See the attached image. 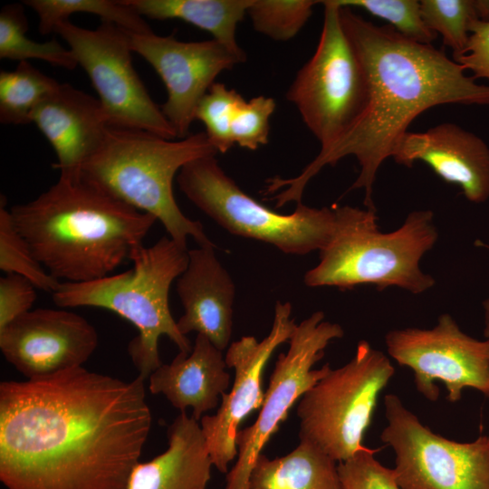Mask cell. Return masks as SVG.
<instances>
[{"instance_id": "obj_1", "label": "cell", "mask_w": 489, "mask_h": 489, "mask_svg": "<svg viewBox=\"0 0 489 489\" xmlns=\"http://www.w3.org/2000/svg\"><path fill=\"white\" fill-rule=\"evenodd\" d=\"M144 381L83 367L0 384L7 489H126L151 427Z\"/></svg>"}, {"instance_id": "obj_2", "label": "cell", "mask_w": 489, "mask_h": 489, "mask_svg": "<svg viewBox=\"0 0 489 489\" xmlns=\"http://www.w3.org/2000/svg\"><path fill=\"white\" fill-rule=\"evenodd\" d=\"M343 26L365 68L369 101L358 121L337 141L320 149L295 177L266 180L265 196L282 207L302 203L309 181L326 166L356 158L360 173L351 189L364 190V205L376 210L373 185L382 163L425 110L445 104L489 105V85L478 84L465 69L432 44L411 41L390 25H376L340 6Z\"/></svg>"}, {"instance_id": "obj_3", "label": "cell", "mask_w": 489, "mask_h": 489, "mask_svg": "<svg viewBox=\"0 0 489 489\" xmlns=\"http://www.w3.org/2000/svg\"><path fill=\"white\" fill-rule=\"evenodd\" d=\"M35 259L61 283L110 275L143 240L157 218L110 196L77 175H60L34 200L10 209Z\"/></svg>"}, {"instance_id": "obj_4", "label": "cell", "mask_w": 489, "mask_h": 489, "mask_svg": "<svg viewBox=\"0 0 489 489\" xmlns=\"http://www.w3.org/2000/svg\"><path fill=\"white\" fill-rule=\"evenodd\" d=\"M216 153L206 132L174 140L141 129L110 126L80 175L120 202L154 216L182 247L187 248L189 236L205 246L214 244L202 224L180 210L173 180L187 163Z\"/></svg>"}, {"instance_id": "obj_5", "label": "cell", "mask_w": 489, "mask_h": 489, "mask_svg": "<svg viewBox=\"0 0 489 489\" xmlns=\"http://www.w3.org/2000/svg\"><path fill=\"white\" fill-rule=\"evenodd\" d=\"M335 233L320 252L319 264L305 273L307 286L347 290L372 284L420 294L435 285L420 268L438 238L432 211H413L398 229L382 233L376 210L350 206H335Z\"/></svg>"}, {"instance_id": "obj_6", "label": "cell", "mask_w": 489, "mask_h": 489, "mask_svg": "<svg viewBox=\"0 0 489 489\" xmlns=\"http://www.w3.org/2000/svg\"><path fill=\"white\" fill-rule=\"evenodd\" d=\"M188 251L169 236L149 247L141 244L130 255L133 266L129 270L87 283H61L52 293L53 302L66 309H106L131 322L139 334L129 341L128 352L139 376L147 379L162 365L161 336H167L181 352L192 350L177 328L168 300L173 281L187 269Z\"/></svg>"}, {"instance_id": "obj_7", "label": "cell", "mask_w": 489, "mask_h": 489, "mask_svg": "<svg viewBox=\"0 0 489 489\" xmlns=\"http://www.w3.org/2000/svg\"><path fill=\"white\" fill-rule=\"evenodd\" d=\"M215 156L187 163L177 178L183 194L219 225L290 254L321 252L330 243L337 226L335 206L316 208L299 203L290 215L276 213L244 192Z\"/></svg>"}, {"instance_id": "obj_8", "label": "cell", "mask_w": 489, "mask_h": 489, "mask_svg": "<svg viewBox=\"0 0 489 489\" xmlns=\"http://www.w3.org/2000/svg\"><path fill=\"white\" fill-rule=\"evenodd\" d=\"M394 374L386 354L360 340L349 362L331 368L300 398V441L315 446L338 463L363 450L379 397Z\"/></svg>"}, {"instance_id": "obj_9", "label": "cell", "mask_w": 489, "mask_h": 489, "mask_svg": "<svg viewBox=\"0 0 489 489\" xmlns=\"http://www.w3.org/2000/svg\"><path fill=\"white\" fill-rule=\"evenodd\" d=\"M324 6L319 43L286 92L302 121L321 144L331 146L360 118L369 101V82L360 56L347 34L340 6Z\"/></svg>"}, {"instance_id": "obj_10", "label": "cell", "mask_w": 489, "mask_h": 489, "mask_svg": "<svg viewBox=\"0 0 489 489\" xmlns=\"http://www.w3.org/2000/svg\"><path fill=\"white\" fill-rule=\"evenodd\" d=\"M381 440L401 489H489V435L458 442L433 432L395 394L384 397Z\"/></svg>"}, {"instance_id": "obj_11", "label": "cell", "mask_w": 489, "mask_h": 489, "mask_svg": "<svg viewBox=\"0 0 489 489\" xmlns=\"http://www.w3.org/2000/svg\"><path fill=\"white\" fill-rule=\"evenodd\" d=\"M53 33L66 42L86 72L110 126L141 129L168 139L177 138L133 66L126 30L109 22L90 30L66 20Z\"/></svg>"}, {"instance_id": "obj_12", "label": "cell", "mask_w": 489, "mask_h": 489, "mask_svg": "<svg viewBox=\"0 0 489 489\" xmlns=\"http://www.w3.org/2000/svg\"><path fill=\"white\" fill-rule=\"evenodd\" d=\"M324 318L323 312L318 311L297 324L287 352L278 356L255 421L236 435L237 458L227 472L225 489H248L256 459L291 408L331 369L329 363L318 369L313 366L323 358L331 341L343 337L344 331Z\"/></svg>"}, {"instance_id": "obj_13", "label": "cell", "mask_w": 489, "mask_h": 489, "mask_svg": "<svg viewBox=\"0 0 489 489\" xmlns=\"http://www.w3.org/2000/svg\"><path fill=\"white\" fill-rule=\"evenodd\" d=\"M385 344L390 358L413 371L416 388L427 399H438L437 382L451 403L468 388L489 398V342L465 333L450 314H441L431 329L389 331Z\"/></svg>"}, {"instance_id": "obj_14", "label": "cell", "mask_w": 489, "mask_h": 489, "mask_svg": "<svg viewBox=\"0 0 489 489\" xmlns=\"http://www.w3.org/2000/svg\"><path fill=\"white\" fill-rule=\"evenodd\" d=\"M127 33L131 51L145 59L165 84L168 98L161 110L178 139L189 135L197 108L217 75L246 60L245 53H235L215 39L183 42L153 31Z\"/></svg>"}, {"instance_id": "obj_15", "label": "cell", "mask_w": 489, "mask_h": 489, "mask_svg": "<svg viewBox=\"0 0 489 489\" xmlns=\"http://www.w3.org/2000/svg\"><path fill=\"white\" fill-rule=\"evenodd\" d=\"M291 314L290 302H277L267 336L260 341L254 336H244L227 349L225 362L235 370L231 390L222 395L215 415H205L199 421L212 464L221 473H227L229 464L237 456L235 437L240 424L264 402V370L273 351L289 341L296 328Z\"/></svg>"}, {"instance_id": "obj_16", "label": "cell", "mask_w": 489, "mask_h": 489, "mask_svg": "<svg viewBox=\"0 0 489 489\" xmlns=\"http://www.w3.org/2000/svg\"><path fill=\"white\" fill-rule=\"evenodd\" d=\"M37 308L0 331V350L27 379L82 367L99 343L96 329L66 308Z\"/></svg>"}, {"instance_id": "obj_17", "label": "cell", "mask_w": 489, "mask_h": 489, "mask_svg": "<svg viewBox=\"0 0 489 489\" xmlns=\"http://www.w3.org/2000/svg\"><path fill=\"white\" fill-rule=\"evenodd\" d=\"M392 158L411 168L422 161L447 183L458 186L465 198H489V147L477 135L454 123H441L424 132L407 131Z\"/></svg>"}, {"instance_id": "obj_18", "label": "cell", "mask_w": 489, "mask_h": 489, "mask_svg": "<svg viewBox=\"0 0 489 489\" xmlns=\"http://www.w3.org/2000/svg\"><path fill=\"white\" fill-rule=\"evenodd\" d=\"M31 123L52 145L60 175H77L102 144L110 124L98 98L61 83L33 111Z\"/></svg>"}, {"instance_id": "obj_19", "label": "cell", "mask_w": 489, "mask_h": 489, "mask_svg": "<svg viewBox=\"0 0 489 489\" xmlns=\"http://www.w3.org/2000/svg\"><path fill=\"white\" fill-rule=\"evenodd\" d=\"M214 248L210 244L188 251L187 269L176 284L184 308L177 324L183 335L196 331L223 351L232 336L235 286Z\"/></svg>"}, {"instance_id": "obj_20", "label": "cell", "mask_w": 489, "mask_h": 489, "mask_svg": "<svg viewBox=\"0 0 489 489\" xmlns=\"http://www.w3.org/2000/svg\"><path fill=\"white\" fill-rule=\"evenodd\" d=\"M222 350L206 337L197 334L189 353L179 351L169 364H163L149 377L152 394H162L180 410L191 408L200 421L219 404L230 386V374Z\"/></svg>"}, {"instance_id": "obj_21", "label": "cell", "mask_w": 489, "mask_h": 489, "mask_svg": "<svg viewBox=\"0 0 489 489\" xmlns=\"http://www.w3.org/2000/svg\"><path fill=\"white\" fill-rule=\"evenodd\" d=\"M168 438L165 452L133 467L126 489H206L213 464L199 421L180 413Z\"/></svg>"}, {"instance_id": "obj_22", "label": "cell", "mask_w": 489, "mask_h": 489, "mask_svg": "<svg viewBox=\"0 0 489 489\" xmlns=\"http://www.w3.org/2000/svg\"><path fill=\"white\" fill-rule=\"evenodd\" d=\"M248 489H343L338 462L315 446L300 441L290 453L273 459L261 454Z\"/></svg>"}, {"instance_id": "obj_23", "label": "cell", "mask_w": 489, "mask_h": 489, "mask_svg": "<svg viewBox=\"0 0 489 489\" xmlns=\"http://www.w3.org/2000/svg\"><path fill=\"white\" fill-rule=\"evenodd\" d=\"M140 16L177 19L208 32L230 50L243 53L236 41L237 24L252 0H124Z\"/></svg>"}, {"instance_id": "obj_24", "label": "cell", "mask_w": 489, "mask_h": 489, "mask_svg": "<svg viewBox=\"0 0 489 489\" xmlns=\"http://www.w3.org/2000/svg\"><path fill=\"white\" fill-rule=\"evenodd\" d=\"M28 61L13 71L0 72V121L3 124L31 123L34 110L60 86Z\"/></svg>"}, {"instance_id": "obj_25", "label": "cell", "mask_w": 489, "mask_h": 489, "mask_svg": "<svg viewBox=\"0 0 489 489\" xmlns=\"http://www.w3.org/2000/svg\"><path fill=\"white\" fill-rule=\"evenodd\" d=\"M24 4L38 15V30L41 34L54 31L57 24L69 20L75 13L98 15L101 22L117 24L135 34L151 32L147 22L124 0H26Z\"/></svg>"}, {"instance_id": "obj_26", "label": "cell", "mask_w": 489, "mask_h": 489, "mask_svg": "<svg viewBox=\"0 0 489 489\" xmlns=\"http://www.w3.org/2000/svg\"><path fill=\"white\" fill-rule=\"evenodd\" d=\"M28 23L20 4L8 5L0 12V58L24 62L39 59L52 65L73 70L77 62L69 48L57 40L35 42L26 35Z\"/></svg>"}, {"instance_id": "obj_27", "label": "cell", "mask_w": 489, "mask_h": 489, "mask_svg": "<svg viewBox=\"0 0 489 489\" xmlns=\"http://www.w3.org/2000/svg\"><path fill=\"white\" fill-rule=\"evenodd\" d=\"M0 269L5 274L15 273L29 280L36 289L51 293L61 282L53 277L35 259L28 244L15 228L6 198L0 200Z\"/></svg>"}, {"instance_id": "obj_28", "label": "cell", "mask_w": 489, "mask_h": 489, "mask_svg": "<svg viewBox=\"0 0 489 489\" xmlns=\"http://www.w3.org/2000/svg\"><path fill=\"white\" fill-rule=\"evenodd\" d=\"M424 23L440 34L445 45L453 52V58L465 50L471 25L479 21L475 0H420Z\"/></svg>"}, {"instance_id": "obj_29", "label": "cell", "mask_w": 489, "mask_h": 489, "mask_svg": "<svg viewBox=\"0 0 489 489\" xmlns=\"http://www.w3.org/2000/svg\"><path fill=\"white\" fill-rule=\"evenodd\" d=\"M321 1L252 0L247 9L254 30L274 41L292 39L302 30Z\"/></svg>"}, {"instance_id": "obj_30", "label": "cell", "mask_w": 489, "mask_h": 489, "mask_svg": "<svg viewBox=\"0 0 489 489\" xmlns=\"http://www.w3.org/2000/svg\"><path fill=\"white\" fill-rule=\"evenodd\" d=\"M244 101L235 90L220 82H215L200 101L196 120L205 125V132L217 152L225 153L233 147L231 124Z\"/></svg>"}, {"instance_id": "obj_31", "label": "cell", "mask_w": 489, "mask_h": 489, "mask_svg": "<svg viewBox=\"0 0 489 489\" xmlns=\"http://www.w3.org/2000/svg\"><path fill=\"white\" fill-rule=\"evenodd\" d=\"M340 6L357 7L388 23L402 36L431 44L437 37L424 23L417 0H333Z\"/></svg>"}, {"instance_id": "obj_32", "label": "cell", "mask_w": 489, "mask_h": 489, "mask_svg": "<svg viewBox=\"0 0 489 489\" xmlns=\"http://www.w3.org/2000/svg\"><path fill=\"white\" fill-rule=\"evenodd\" d=\"M275 108L276 103L272 97L260 95L249 101L244 100L237 108L231 124L234 144L249 150H256L267 144L269 120Z\"/></svg>"}, {"instance_id": "obj_33", "label": "cell", "mask_w": 489, "mask_h": 489, "mask_svg": "<svg viewBox=\"0 0 489 489\" xmlns=\"http://www.w3.org/2000/svg\"><path fill=\"white\" fill-rule=\"evenodd\" d=\"M379 449L365 447L338 463L343 489H401L393 468L383 465L374 455Z\"/></svg>"}, {"instance_id": "obj_34", "label": "cell", "mask_w": 489, "mask_h": 489, "mask_svg": "<svg viewBox=\"0 0 489 489\" xmlns=\"http://www.w3.org/2000/svg\"><path fill=\"white\" fill-rule=\"evenodd\" d=\"M36 287L26 278L7 273L0 278V331L32 310Z\"/></svg>"}, {"instance_id": "obj_35", "label": "cell", "mask_w": 489, "mask_h": 489, "mask_svg": "<svg viewBox=\"0 0 489 489\" xmlns=\"http://www.w3.org/2000/svg\"><path fill=\"white\" fill-rule=\"evenodd\" d=\"M453 60L471 71L475 79L489 80V22L473 23L465 50Z\"/></svg>"}, {"instance_id": "obj_36", "label": "cell", "mask_w": 489, "mask_h": 489, "mask_svg": "<svg viewBox=\"0 0 489 489\" xmlns=\"http://www.w3.org/2000/svg\"><path fill=\"white\" fill-rule=\"evenodd\" d=\"M478 19L480 22H489V0H475Z\"/></svg>"}, {"instance_id": "obj_37", "label": "cell", "mask_w": 489, "mask_h": 489, "mask_svg": "<svg viewBox=\"0 0 489 489\" xmlns=\"http://www.w3.org/2000/svg\"><path fill=\"white\" fill-rule=\"evenodd\" d=\"M483 308L484 318V336L489 342V297L483 302Z\"/></svg>"}]
</instances>
